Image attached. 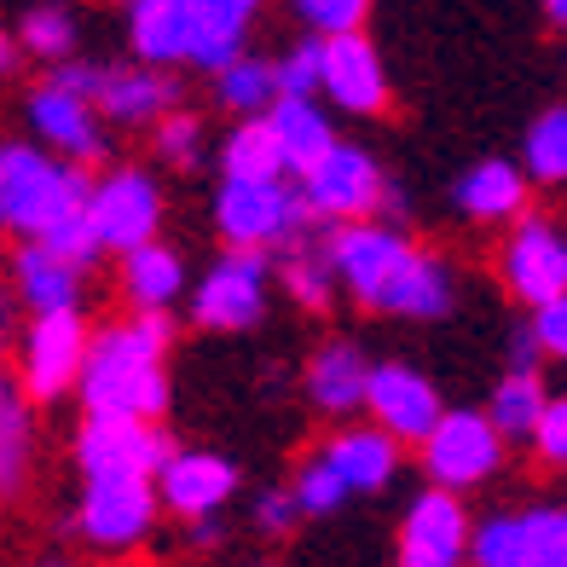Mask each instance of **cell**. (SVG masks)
Instances as JSON below:
<instances>
[{
  "label": "cell",
  "mask_w": 567,
  "mask_h": 567,
  "mask_svg": "<svg viewBox=\"0 0 567 567\" xmlns=\"http://www.w3.org/2000/svg\"><path fill=\"white\" fill-rule=\"evenodd\" d=\"M324 261L337 284L371 313L394 319H441L457 301V278L446 255L411 244L389 220H359V226H330Z\"/></svg>",
  "instance_id": "1"
},
{
  "label": "cell",
  "mask_w": 567,
  "mask_h": 567,
  "mask_svg": "<svg viewBox=\"0 0 567 567\" xmlns=\"http://www.w3.org/2000/svg\"><path fill=\"white\" fill-rule=\"evenodd\" d=\"M168 348L174 319L168 313H134L87 337V359L75 377L87 417L105 423H163L168 411Z\"/></svg>",
  "instance_id": "2"
},
{
  "label": "cell",
  "mask_w": 567,
  "mask_h": 567,
  "mask_svg": "<svg viewBox=\"0 0 567 567\" xmlns=\"http://www.w3.org/2000/svg\"><path fill=\"white\" fill-rule=\"evenodd\" d=\"M87 168L47 157L41 145H0V231L41 244L53 226L87 215Z\"/></svg>",
  "instance_id": "3"
},
{
  "label": "cell",
  "mask_w": 567,
  "mask_h": 567,
  "mask_svg": "<svg viewBox=\"0 0 567 567\" xmlns=\"http://www.w3.org/2000/svg\"><path fill=\"white\" fill-rule=\"evenodd\" d=\"M307 209L301 197L284 186V179H261V186H244V179H220L215 197V231L226 255H267V249H290L296 238H307Z\"/></svg>",
  "instance_id": "4"
},
{
  "label": "cell",
  "mask_w": 567,
  "mask_h": 567,
  "mask_svg": "<svg viewBox=\"0 0 567 567\" xmlns=\"http://www.w3.org/2000/svg\"><path fill=\"white\" fill-rule=\"evenodd\" d=\"M382 186H389V174H382V163L371 157V151L337 140L313 168L301 174V192H296V197H301L307 220H324V226H359V220H377V209H382Z\"/></svg>",
  "instance_id": "5"
},
{
  "label": "cell",
  "mask_w": 567,
  "mask_h": 567,
  "mask_svg": "<svg viewBox=\"0 0 567 567\" xmlns=\"http://www.w3.org/2000/svg\"><path fill=\"white\" fill-rule=\"evenodd\" d=\"M87 226L99 238V255H134L145 244H157L163 226V186L151 168H111L87 186Z\"/></svg>",
  "instance_id": "6"
},
{
  "label": "cell",
  "mask_w": 567,
  "mask_h": 567,
  "mask_svg": "<svg viewBox=\"0 0 567 567\" xmlns=\"http://www.w3.org/2000/svg\"><path fill=\"white\" fill-rule=\"evenodd\" d=\"M157 486L151 481H87L75 504V533L99 556H134L157 533Z\"/></svg>",
  "instance_id": "7"
},
{
  "label": "cell",
  "mask_w": 567,
  "mask_h": 567,
  "mask_svg": "<svg viewBox=\"0 0 567 567\" xmlns=\"http://www.w3.org/2000/svg\"><path fill=\"white\" fill-rule=\"evenodd\" d=\"M87 319L82 307H70V313H35L30 330H23L18 342V400H35V405H53L59 394L75 389V377H82V359H87Z\"/></svg>",
  "instance_id": "8"
},
{
  "label": "cell",
  "mask_w": 567,
  "mask_h": 567,
  "mask_svg": "<svg viewBox=\"0 0 567 567\" xmlns=\"http://www.w3.org/2000/svg\"><path fill=\"white\" fill-rule=\"evenodd\" d=\"M475 567H567V504L504 509L470 527Z\"/></svg>",
  "instance_id": "9"
},
{
  "label": "cell",
  "mask_w": 567,
  "mask_h": 567,
  "mask_svg": "<svg viewBox=\"0 0 567 567\" xmlns=\"http://www.w3.org/2000/svg\"><path fill=\"white\" fill-rule=\"evenodd\" d=\"M417 452H423V475L434 481V493H452V498H463L481 481H493L504 463V441L470 405L441 411V423L429 429V441Z\"/></svg>",
  "instance_id": "10"
},
{
  "label": "cell",
  "mask_w": 567,
  "mask_h": 567,
  "mask_svg": "<svg viewBox=\"0 0 567 567\" xmlns=\"http://www.w3.org/2000/svg\"><path fill=\"white\" fill-rule=\"evenodd\" d=\"M498 278L515 301H527L533 313L567 296V238L545 215H522L498 244Z\"/></svg>",
  "instance_id": "11"
},
{
  "label": "cell",
  "mask_w": 567,
  "mask_h": 567,
  "mask_svg": "<svg viewBox=\"0 0 567 567\" xmlns=\"http://www.w3.org/2000/svg\"><path fill=\"white\" fill-rule=\"evenodd\" d=\"M174 457V434L163 423H105L87 417L75 434V463L87 481H157Z\"/></svg>",
  "instance_id": "12"
},
{
  "label": "cell",
  "mask_w": 567,
  "mask_h": 567,
  "mask_svg": "<svg viewBox=\"0 0 567 567\" xmlns=\"http://www.w3.org/2000/svg\"><path fill=\"white\" fill-rule=\"evenodd\" d=\"M267 284L272 261L267 255H220L192 290V324L203 330H249L267 313Z\"/></svg>",
  "instance_id": "13"
},
{
  "label": "cell",
  "mask_w": 567,
  "mask_h": 567,
  "mask_svg": "<svg viewBox=\"0 0 567 567\" xmlns=\"http://www.w3.org/2000/svg\"><path fill=\"white\" fill-rule=\"evenodd\" d=\"M365 411H371V429L389 434L394 446H423L429 429L441 423V394H434V382L417 371V365H371V382H365Z\"/></svg>",
  "instance_id": "14"
},
{
  "label": "cell",
  "mask_w": 567,
  "mask_h": 567,
  "mask_svg": "<svg viewBox=\"0 0 567 567\" xmlns=\"http://www.w3.org/2000/svg\"><path fill=\"white\" fill-rule=\"evenodd\" d=\"M157 504L174 509L179 522H215V515L238 498V463L220 457V452H203V446H174V457L157 470Z\"/></svg>",
  "instance_id": "15"
},
{
  "label": "cell",
  "mask_w": 567,
  "mask_h": 567,
  "mask_svg": "<svg viewBox=\"0 0 567 567\" xmlns=\"http://www.w3.org/2000/svg\"><path fill=\"white\" fill-rule=\"evenodd\" d=\"M470 561V509L452 493L423 486L400 522V567H463Z\"/></svg>",
  "instance_id": "16"
},
{
  "label": "cell",
  "mask_w": 567,
  "mask_h": 567,
  "mask_svg": "<svg viewBox=\"0 0 567 567\" xmlns=\"http://www.w3.org/2000/svg\"><path fill=\"white\" fill-rule=\"evenodd\" d=\"M319 93H330V105L353 111V116H382V111H389V64H382L377 41L365 30L324 41V53H319Z\"/></svg>",
  "instance_id": "17"
},
{
  "label": "cell",
  "mask_w": 567,
  "mask_h": 567,
  "mask_svg": "<svg viewBox=\"0 0 567 567\" xmlns=\"http://www.w3.org/2000/svg\"><path fill=\"white\" fill-rule=\"evenodd\" d=\"M30 122L47 145V157L59 151V163H70V168H87L105 157V122H99V111L87 99H70V93L41 82L30 93Z\"/></svg>",
  "instance_id": "18"
},
{
  "label": "cell",
  "mask_w": 567,
  "mask_h": 567,
  "mask_svg": "<svg viewBox=\"0 0 567 567\" xmlns=\"http://www.w3.org/2000/svg\"><path fill=\"white\" fill-rule=\"evenodd\" d=\"M255 30V0H192V30H186V64L197 70H231L249 53Z\"/></svg>",
  "instance_id": "19"
},
{
  "label": "cell",
  "mask_w": 567,
  "mask_h": 567,
  "mask_svg": "<svg viewBox=\"0 0 567 567\" xmlns=\"http://www.w3.org/2000/svg\"><path fill=\"white\" fill-rule=\"evenodd\" d=\"M319 463L330 475H337V486L353 498V493H382L394 475H400V446L389 441V434H377L371 423L365 429H342L330 434Z\"/></svg>",
  "instance_id": "20"
},
{
  "label": "cell",
  "mask_w": 567,
  "mask_h": 567,
  "mask_svg": "<svg viewBox=\"0 0 567 567\" xmlns=\"http://www.w3.org/2000/svg\"><path fill=\"white\" fill-rule=\"evenodd\" d=\"M452 203L463 220L481 226H515L527 215V174L515 168L509 157H486L452 186Z\"/></svg>",
  "instance_id": "21"
},
{
  "label": "cell",
  "mask_w": 567,
  "mask_h": 567,
  "mask_svg": "<svg viewBox=\"0 0 567 567\" xmlns=\"http://www.w3.org/2000/svg\"><path fill=\"white\" fill-rule=\"evenodd\" d=\"M93 111L99 122H122V127H145L174 111V82L163 70H105L99 75V93H93Z\"/></svg>",
  "instance_id": "22"
},
{
  "label": "cell",
  "mask_w": 567,
  "mask_h": 567,
  "mask_svg": "<svg viewBox=\"0 0 567 567\" xmlns=\"http://www.w3.org/2000/svg\"><path fill=\"white\" fill-rule=\"evenodd\" d=\"M261 122H267V134L284 157V174H307L330 145H337V122H330V111L319 99H278Z\"/></svg>",
  "instance_id": "23"
},
{
  "label": "cell",
  "mask_w": 567,
  "mask_h": 567,
  "mask_svg": "<svg viewBox=\"0 0 567 567\" xmlns=\"http://www.w3.org/2000/svg\"><path fill=\"white\" fill-rule=\"evenodd\" d=\"M365 382H371V359L353 342H324L307 365V400L324 417H348V411H365Z\"/></svg>",
  "instance_id": "24"
},
{
  "label": "cell",
  "mask_w": 567,
  "mask_h": 567,
  "mask_svg": "<svg viewBox=\"0 0 567 567\" xmlns=\"http://www.w3.org/2000/svg\"><path fill=\"white\" fill-rule=\"evenodd\" d=\"M186 30H192V0H134L127 7V41H134L140 70L186 64Z\"/></svg>",
  "instance_id": "25"
},
{
  "label": "cell",
  "mask_w": 567,
  "mask_h": 567,
  "mask_svg": "<svg viewBox=\"0 0 567 567\" xmlns=\"http://www.w3.org/2000/svg\"><path fill=\"white\" fill-rule=\"evenodd\" d=\"M12 290L30 313H70L75 296H82V272L59 255H47L41 244H23L12 255Z\"/></svg>",
  "instance_id": "26"
},
{
  "label": "cell",
  "mask_w": 567,
  "mask_h": 567,
  "mask_svg": "<svg viewBox=\"0 0 567 567\" xmlns=\"http://www.w3.org/2000/svg\"><path fill=\"white\" fill-rule=\"evenodd\" d=\"M122 290L134 301V313H168V301L186 290V261H179V249H168L157 238L134 255H122Z\"/></svg>",
  "instance_id": "27"
},
{
  "label": "cell",
  "mask_w": 567,
  "mask_h": 567,
  "mask_svg": "<svg viewBox=\"0 0 567 567\" xmlns=\"http://www.w3.org/2000/svg\"><path fill=\"white\" fill-rule=\"evenodd\" d=\"M545 405H550V394H545V382H538V377H504L498 389H493V400H486L481 417L493 423V434L509 446V441H533V429H538V417H545Z\"/></svg>",
  "instance_id": "28"
},
{
  "label": "cell",
  "mask_w": 567,
  "mask_h": 567,
  "mask_svg": "<svg viewBox=\"0 0 567 567\" xmlns=\"http://www.w3.org/2000/svg\"><path fill=\"white\" fill-rule=\"evenodd\" d=\"M527 174V186L538 179V186H567V105H550L538 111L527 140H522V163H515Z\"/></svg>",
  "instance_id": "29"
},
{
  "label": "cell",
  "mask_w": 567,
  "mask_h": 567,
  "mask_svg": "<svg viewBox=\"0 0 567 567\" xmlns=\"http://www.w3.org/2000/svg\"><path fill=\"white\" fill-rule=\"evenodd\" d=\"M215 99L238 116V122H255V116H267L278 105V82H272V59H255L244 53L231 70L215 75Z\"/></svg>",
  "instance_id": "30"
},
{
  "label": "cell",
  "mask_w": 567,
  "mask_h": 567,
  "mask_svg": "<svg viewBox=\"0 0 567 567\" xmlns=\"http://www.w3.org/2000/svg\"><path fill=\"white\" fill-rule=\"evenodd\" d=\"M220 168L226 179H244V186H261V179H284V157H278V145L267 134V122L255 116V122H238L226 134L220 145Z\"/></svg>",
  "instance_id": "31"
},
{
  "label": "cell",
  "mask_w": 567,
  "mask_h": 567,
  "mask_svg": "<svg viewBox=\"0 0 567 567\" xmlns=\"http://www.w3.org/2000/svg\"><path fill=\"white\" fill-rule=\"evenodd\" d=\"M278 272H284V290H290L307 313H319V307H330V290H337V272H330V261H324V238L313 244V238H296L290 249H284V261H278Z\"/></svg>",
  "instance_id": "32"
},
{
  "label": "cell",
  "mask_w": 567,
  "mask_h": 567,
  "mask_svg": "<svg viewBox=\"0 0 567 567\" xmlns=\"http://www.w3.org/2000/svg\"><path fill=\"white\" fill-rule=\"evenodd\" d=\"M30 457H35V423H30V405L18 400L12 411H0V498L23 493Z\"/></svg>",
  "instance_id": "33"
},
{
  "label": "cell",
  "mask_w": 567,
  "mask_h": 567,
  "mask_svg": "<svg viewBox=\"0 0 567 567\" xmlns=\"http://www.w3.org/2000/svg\"><path fill=\"white\" fill-rule=\"evenodd\" d=\"M12 41H18V53H35L47 64H64L75 53V18L64 7H35V12H23Z\"/></svg>",
  "instance_id": "34"
},
{
  "label": "cell",
  "mask_w": 567,
  "mask_h": 567,
  "mask_svg": "<svg viewBox=\"0 0 567 567\" xmlns=\"http://www.w3.org/2000/svg\"><path fill=\"white\" fill-rule=\"evenodd\" d=\"M151 145H157V157L174 163V168H192L203 157V122L192 111H168L151 122Z\"/></svg>",
  "instance_id": "35"
},
{
  "label": "cell",
  "mask_w": 567,
  "mask_h": 567,
  "mask_svg": "<svg viewBox=\"0 0 567 567\" xmlns=\"http://www.w3.org/2000/svg\"><path fill=\"white\" fill-rule=\"evenodd\" d=\"M284 493H290L296 515H330V509H342V504H348V493L337 486V475H330L319 457H307L301 470H296V481L284 486Z\"/></svg>",
  "instance_id": "36"
},
{
  "label": "cell",
  "mask_w": 567,
  "mask_h": 567,
  "mask_svg": "<svg viewBox=\"0 0 567 567\" xmlns=\"http://www.w3.org/2000/svg\"><path fill=\"white\" fill-rule=\"evenodd\" d=\"M319 53L324 41H296L284 59H272V82H278V99H313L319 93Z\"/></svg>",
  "instance_id": "37"
},
{
  "label": "cell",
  "mask_w": 567,
  "mask_h": 567,
  "mask_svg": "<svg viewBox=\"0 0 567 567\" xmlns=\"http://www.w3.org/2000/svg\"><path fill=\"white\" fill-rule=\"evenodd\" d=\"M296 18L313 30V41H337L365 30V0H301Z\"/></svg>",
  "instance_id": "38"
},
{
  "label": "cell",
  "mask_w": 567,
  "mask_h": 567,
  "mask_svg": "<svg viewBox=\"0 0 567 567\" xmlns=\"http://www.w3.org/2000/svg\"><path fill=\"white\" fill-rule=\"evenodd\" d=\"M527 446L538 452V463H550V470L567 463V394H550V405H545V417H538Z\"/></svg>",
  "instance_id": "39"
},
{
  "label": "cell",
  "mask_w": 567,
  "mask_h": 567,
  "mask_svg": "<svg viewBox=\"0 0 567 567\" xmlns=\"http://www.w3.org/2000/svg\"><path fill=\"white\" fill-rule=\"evenodd\" d=\"M99 64H82V59H64V64H53V75H47V87H59V93H70V99H87L93 105V93H99Z\"/></svg>",
  "instance_id": "40"
},
{
  "label": "cell",
  "mask_w": 567,
  "mask_h": 567,
  "mask_svg": "<svg viewBox=\"0 0 567 567\" xmlns=\"http://www.w3.org/2000/svg\"><path fill=\"white\" fill-rule=\"evenodd\" d=\"M527 330L538 337V348H545V353L567 359V296H561V301H550V307H538V319H533Z\"/></svg>",
  "instance_id": "41"
},
{
  "label": "cell",
  "mask_w": 567,
  "mask_h": 567,
  "mask_svg": "<svg viewBox=\"0 0 567 567\" xmlns=\"http://www.w3.org/2000/svg\"><path fill=\"white\" fill-rule=\"evenodd\" d=\"M290 522H296V504H290V493H284V486H278V493H261V498H255V527H261L267 538H278Z\"/></svg>",
  "instance_id": "42"
},
{
  "label": "cell",
  "mask_w": 567,
  "mask_h": 567,
  "mask_svg": "<svg viewBox=\"0 0 567 567\" xmlns=\"http://www.w3.org/2000/svg\"><path fill=\"white\" fill-rule=\"evenodd\" d=\"M538 359H545L538 337H533V330H515V337H509V377H538Z\"/></svg>",
  "instance_id": "43"
},
{
  "label": "cell",
  "mask_w": 567,
  "mask_h": 567,
  "mask_svg": "<svg viewBox=\"0 0 567 567\" xmlns=\"http://www.w3.org/2000/svg\"><path fill=\"white\" fill-rule=\"evenodd\" d=\"M186 538H192L197 550H209L215 538H220V522H192V527H186Z\"/></svg>",
  "instance_id": "44"
},
{
  "label": "cell",
  "mask_w": 567,
  "mask_h": 567,
  "mask_svg": "<svg viewBox=\"0 0 567 567\" xmlns=\"http://www.w3.org/2000/svg\"><path fill=\"white\" fill-rule=\"evenodd\" d=\"M12 70H18V41L0 30V75H12Z\"/></svg>",
  "instance_id": "45"
},
{
  "label": "cell",
  "mask_w": 567,
  "mask_h": 567,
  "mask_svg": "<svg viewBox=\"0 0 567 567\" xmlns=\"http://www.w3.org/2000/svg\"><path fill=\"white\" fill-rule=\"evenodd\" d=\"M18 405V382H12V371L0 365V411H12Z\"/></svg>",
  "instance_id": "46"
},
{
  "label": "cell",
  "mask_w": 567,
  "mask_h": 567,
  "mask_svg": "<svg viewBox=\"0 0 567 567\" xmlns=\"http://www.w3.org/2000/svg\"><path fill=\"white\" fill-rule=\"evenodd\" d=\"M545 18L556 23V30H567V0H550V7H545Z\"/></svg>",
  "instance_id": "47"
},
{
  "label": "cell",
  "mask_w": 567,
  "mask_h": 567,
  "mask_svg": "<svg viewBox=\"0 0 567 567\" xmlns=\"http://www.w3.org/2000/svg\"><path fill=\"white\" fill-rule=\"evenodd\" d=\"M0 324H7V296H0Z\"/></svg>",
  "instance_id": "48"
},
{
  "label": "cell",
  "mask_w": 567,
  "mask_h": 567,
  "mask_svg": "<svg viewBox=\"0 0 567 567\" xmlns=\"http://www.w3.org/2000/svg\"><path fill=\"white\" fill-rule=\"evenodd\" d=\"M41 567H70V561H41Z\"/></svg>",
  "instance_id": "49"
}]
</instances>
